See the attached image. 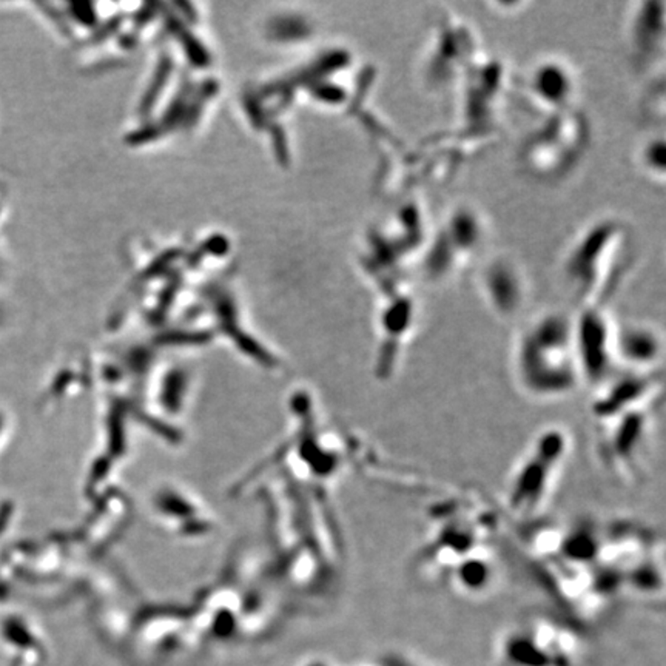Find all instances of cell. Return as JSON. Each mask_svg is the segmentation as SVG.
Listing matches in <instances>:
<instances>
[{"mask_svg":"<svg viewBox=\"0 0 666 666\" xmlns=\"http://www.w3.org/2000/svg\"><path fill=\"white\" fill-rule=\"evenodd\" d=\"M661 338L656 328L645 324H626L614 328L613 332V354L623 370L633 372H659L657 363L661 358Z\"/></svg>","mask_w":666,"mask_h":666,"instance_id":"obj_5","label":"cell"},{"mask_svg":"<svg viewBox=\"0 0 666 666\" xmlns=\"http://www.w3.org/2000/svg\"><path fill=\"white\" fill-rule=\"evenodd\" d=\"M381 666H418L414 661H407L406 657L400 656V654H391V656H385L381 661Z\"/></svg>","mask_w":666,"mask_h":666,"instance_id":"obj_8","label":"cell"},{"mask_svg":"<svg viewBox=\"0 0 666 666\" xmlns=\"http://www.w3.org/2000/svg\"><path fill=\"white\" fill-rule=\"evenodd\" d=\"M514 374L521 392L534 400L573 395L583 385L573 319L562 313L534 319L517 341Z\"/></svg>","mask_w":666,"mask_h":666,"instance_id":"obj_1","label":"cell"},{"mask_svg":"<svg viewBox=\"0 0 666 666\" xmlns=\"http://www.w3.org/2000/svg\"><path fill=\"white\" fill-rule=\"evenodd\" d=\"M597 391L591 407L594 418L602 424L656 401L661 394V380L659 372L622 370L611 375Z\"/></svg>","mask_w":666,"mask_h":666,"instance_id":"obj_4","label":"cell"},{"mask_svg":"<svg viewBox=\"0 0 666 666\" xmlns=\"http://www.w3.org/2000/svg\"><path fill=\"white\" fill-rule=\"evenodd\" d=\"M571 442L560 427L541 431L510 475L506 508L517 519L531 520L547 506Z\"/></svg>","mask_w":666,"mask_h":666,"instance_id":"obj_2","label":"cell"},{"mask_svg":"<svg viewBox=\"0 0 666 666\" xmlns=\"http://www.w3.org/2000/svg\"><path fill=\"white\" fill-rule=\"evenodd\" d=\"M532 91L541 102L547 105H563L573 94V79L562 63H541L532 74L529 82Z\"/></svg>","mask_w":666,"mask_h":666,"instance_id":"obj_7","label":"cell"},{"mask_svg":"<svg viewBox=\"0 0 666 666\" xmlns=\"http://www.w3.org/2000/svg\"><path fill=\"white\" fill-rule=\"evenodd\" d=\"M449 582L458 593L483 595L494 588L499 580V565L486 547H479L458 560L448 573Z\"/></svg>","mask_w":666,"mask_h":666,"instance_id":"obj_6","label":"cell"},{"mask_svg":"<svg viewBox=\"0 0 666 666\" xmlns=\"http://www.w3.org/2000/svg\"><path fill=\"white\" fill-rule=\"evenodd\" d=\"M656 401L626 412L614 420L602 423V448L608 463L622 475H631L639 468L642 453L650 437Z\"/></svg>","mask_w":666,"mask_h":666,"instance_id":"obj_3","label":"cell"}]
</instances>
